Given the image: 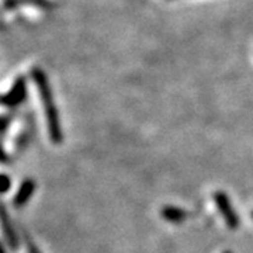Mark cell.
Returning <instances> with one entry per match:
<instances>
[{"label":"cell","mask_w":253,"mask_h":253,"mask_svg":"<svg viewBox=\"0 0 253 253\" xmlns=\"http://www.w3.org/2000/svg\"><path fill=\"white\" fill-rule=\"evenodd\" d=\"M0 162H3V163L10 162L9 156H7V154H6V149L1 146V144H0Z\"/></svg>","instance_id":"11"},{"label":"cell","mask_w":253,"mask_h":253,"mask_svg":"<svg viewBox=\"0 0 253 253\" xmlns=\"http://www.w3.org/2000/svg\"><path fill=\"white\" fill-rule=\"evenodd\" d=\"M214 200H215V204H217L218 210L221 211L222 217L225 219L228 228L236 229L238 225H239V218L236 215L235 210L232 207V204H231V201L228 199V196H226L225 193H222V191H218V193H215V196H214Z\"/></svg>","instance_id":"3"},{"label":"cell","mask_w":253,"mask_h":253,"mask_svg":"<svg viewBox=\"0 0 253 253\" xmlns=\"http://www.w3.org/2000/svg\"><path fill=\"white\" fill-rule=\"evenodd\" d=\"M186 217H187V212L179 207L168 206L162 210V218H165L169 222H173V224H180L186 219Z\"/></svg>","instance_id":"6"},{"label":"cell","mask_w":253,"mask_h":253,"mask_svg":"<svg viewBox=\"0 0 253 253\" xmlns=\"http://www.w3.org/2000/svg\"><path fill=\"white\" fill-rule=\"evenodd\" d=\"M34 191H36V181L33 179H26L18 187V191L13 199V206L16 208L24 207L33 197Z\"/></svg>","instance_id":"5"},{"label":"cell","mask_w":253,"mask_h":253,"mask_svg":"<svg viewBox=\"0 0 253 253\" xmlns=\"http://www.w3.org/2000/svg\"><path fill=\"white\" fill-rule=\"evenodd\" d=\"M0 226H1V231H3V235L6 238L7 245L13 251H17L18 236L16 234V231H14V226L11 224V219H10L9 214H7V210L1 203H0Z\"/></svg>","instance_id":"4"},{"label":"cell","mask_w":253,"mask_h":253,"mask_svg":"<svg viewBox=\"0 0 253 253\" xmlns=\"http://www.w3.org/2000/svg\"><path fill=\"white\" fill-rule=\"evenodd\" d=\"M0 253H7L6 252V248H4L1 244H0Z\"/></svg>","instance_id":"12"},{"label":"cell","mask_w":253,"mask_h":253,"mask_svg":"<svg viewBox=\"0 0 253 253\" xmlns=\"http://www.w3.org/2000/svg\"><path fill=\"white\" fill-rule=\"evenodd\" d=\"M23 4H36V6H46L45 0H4L3 1V9L13 10L20 7Z\"/></svg>","instance_id":"7"},{"label":"cell","mask_w":253,"mask_h":253,"mask_svg":"<svg viewBox=\"0 0 253 253\" xmlns=\"http://www.w3.org/2000/svg\"><path fill=\"white\" fill-rule=\"evenodd\" d=\"M31 78L36 83L38 93L42 100V106L45 110V118L46 124H48V132H49V138L54 144H61L63 141V132L61 128V121H59V116H58V110L54 103V96H52V90L49 86V82L46 75L40 68L33 69L31 72Z\"/></svg>","instance_id":"1"},{"label":"cell","mask_w":253,"mask_h":253,"mask_svg":"<svg viewBox=\"0 0 253 253\" xmlns=\"http://www.w3.org/2000/svg\"><path fill=\"white\" fill-rule=\"evenodd\" d=\"M11 187V180H10V176L4 174V173H0V194H4L7 193Z\"/></svg>","instance_id":"8"},{"label":"cell","mask_w":253,"mask_h":253,"mask_svg":"<svg viewBox=\"0 0 253 253\" xmlns=\"http://www.w3.org/2000/svg\"><path fill=\"white\" fill-rule=\"evenodd\" d=\"M10 121H11V116H0V134H3L10 126Z\"/></svg>","instance_id":"9"},{"label":"cell","mask_w":253,"mask_h":253,"mask_svg":"<svg viewBox=\"0 0 253 253\" xmlns=\"http://www.w3.org/2000/svg\"><path fill=\"white\" fill-rule=\"evenodd\" d=\"M26 245H27V252L28 253H41L38 251V248H37L36 245L31 242V239L26 236Z\"/></svg>","instance_id":"10"},{"label":"cell","mask_w":253,"mask_h":253,"mask_svg":"<svg viewBox=\"0 0 253 253\" xmlns=\"http://www.w3.org/2000/svg\"><path fill=\"white\" fill-rule=\"evenodd\" d=\"M225 253H231V252H225Z\"/></svg>","instance_id":"13"},{"label":"cell","mask_w":253,"mask_h":253,"mask_svg":"<svg viewBox=\"0 0 253 253\" xmlns=\"http://www.w3.org/2000/svg\"><path fill=\"white\" fill-rule=\"evenodd\" d=\"M27 99V81L24 76H18L11 89L4 94H0V106L14 109Z\"/></svg>","instance_id":"2"}]
</instances>
